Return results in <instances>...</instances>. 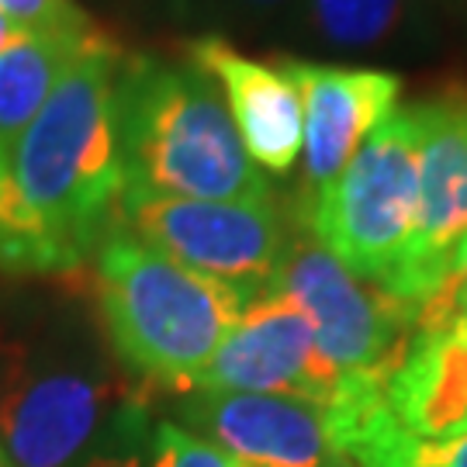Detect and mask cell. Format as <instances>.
I'll use <instances>...</instances> for the list:
<instances>
[{
  "label": "cell",
  "instance_id": "cell-1",
  "mask_svg": "<svg viewBox=\"0 0 467 467\" xmlns=\"http://www.w3.org/2000/svg\"><path fill=\"white\" fill-rule=\"evenodd\" d=\"M146 430V384L121 368L80 291L0 298V451L7 467L125 457Z\"/></svg>",
  "mask_w": 467,
  "mask_h": 467
},
{
  "label": "cell",
  "instance_id": "cell-2",
  "mask_svg": "<svg viewBox=\"0 0 467 467\" xmlns=\"http://www.w3.org/2000/svg\"><path fill=\"white\" fill-rule=\"evenodd\" d=\"M125 49L100 32L15 142L7 173L46 277L90 264L118 225L121 163L115 139V73Z\"/></svg>",
  "mask_w": 467,
  "mask_h": 467
},
{
  "label": "cell",
  "instance_id": "cell-3",
  "mask_svg": "<svg viewBox=\"0 0 467 467\" xmlns=\"http://www.w3.org/2000/svg\"><path fill=\"white\" fill-rule=\"evenodd\" d=\"M121 194L264 201L267 173L253 167L215 80L187 63L125 52L115 73Z\"/></svg>",
  "mask_w": 467,
  "mask_h": 467
},
{
  "label": "cell",
  "instance_id": "cell-4",
  "mask_svg": "<svg viewBox=\"0 0 467 467\" xmlns=\"http://www.w3.org/2000/svg\"><path fill=\"white\" fill-rule=\"evenodd\" d=\"M90 301L121 368L146 388L184 395L253 298L115 225L90 256Z\"/></svg>",
  "mask_w": 467,
  "mask_h": 467
},
{
  "label": "cell",
  "instance_id": "cell-5",
  "mask_svg": "<svg viewBox=\"0 0 467 467\" xmlns=\"http://www.w3.org/2000/svg\"><path fill=\"white\" fill-rule=\"evenodd\" d=\"M416 177L419 118L412 104H399L305 212L301 229L353 277L384 287L412 235Z\"/></svg>",
  "mask_w": 467,
  "mask_h": 467
},
{
  "label": "cell",
  "instance_id": "cell-6",
  "mask_svg": "<svg viewBox=\"0 0 467 467\" xmlns=\"http://www.w3.org/2000/svg\"><path fill=\"white\" fill-rule=\"evenodd\" d=\"M118 225L152 250L167 253L170 260L229 284L246 298L274 287L298 235L274 198L201 201L121 194Z\"/></svg>",
  "mask_w": 467,
  "mask_h": 467
},
{
  "label": "cell",
  "instance_id": "cell-7",
  "mask_svg": "<svg viewBox=\"0 0 467 467\" xmlns=\"http://www.w3.org/2000/svg\"><path fill=\"white\" fill-rule=\"evenodd\" d=\"M274 284L305 312L318 360L333 370L336 388L353 381H388L416 333V305L353 277L305 229L295 235Z\"/></svg>",
  "mask_w": 467,
  "mask_h": 467
},
{
  "label": "cell",
  "instance_id": "cell-8",
  "mask_svg": "<svg viewBox=\"0 0 467 467\" xmlns=\"http://www.w3.org/2000/svg\"><path fill=\"white\" fill-rule=\"evenodd\" d=\"M412 108L419 118L416 215L384 291L419 308L447 284L453 246L467 235V94H436Z\"/></svg>",
  "mask_w": 467,
  "mask_h": 467
},
{
  "label": "cell",
  "instance_id": "cell-9",
  "mask_svg": "<svg viewBox=\"0 0 467 467\" xmlns=\"http://www.w3.org/2000/svg\"><path fill=\"white\" fill-rule=\"evenodd\" d=\"M295 80L305 108L301 135V184L298 222L318 201V194L347 170L353 152L364 146L374 125L399 108V73L370 67H339L312 59H277Z\"/></svg>",
  "mask_w": 467,
  "mask_h": 467
},
{
  "label": "cell",
  "instance_id": "cell-10",
  "mask_svg": "<svg viewBox=\"0 0 467 467\" xmlns=\"http://www.w3.org/2000/svg\"><path fill=\"white\" fill-rule=\"evenodd\" d=\"M184 430L256 467H353L322 405L295 395L194 388L181 399Z\"/></svg>",
  "mask_w": 467,
  "mask_h": 467
},
{
  "label": "cell",
  "instance_id": "cell-11",
  "mask_svg": "<svg viewBox=\"0 0 467 467\" xmlns=\"http://www.w3.org/2000/svg\"><path fill=\"white\" fill-rule=\"evenodd\" d=\"M198 388L295 395L326 409V401L336 395V378L318 360L305 312L274 284L246 301L229 336L208 360Z\"/></svg>",
  "mask_w": 467,
  "mask_h": 467
},
{
  "label": "cell",
  "instance_id": "cell-12",
  "mask_svg": "<svg viewBox=\"0 0 467 467\" xmlns=\"http://www.w3.org/2000/svg\"><path fill=\"white\" fill-rule=\"evenodd\" d=\"M187 59L204 69L233 115L239 142L260 173L284 177L301 156L305 108L295 80L274 59H253L225 35H201L187 46Z\"/></svg>",
  "mask_w": 467,
  "mask_h": 467
},
{
  "label": "cell",
  "instance_id": "cell-13",
  "mask_svg": "<svg viewBox=\"0 0 467 467\" xmlns=\"http://www.w3.org/2000/svg\"><path fill=\"white\" fill-rule=\"evenodd\" d=\"M384 401L422 443H451L467 433V333L457 318L416 322L384 381Z\"/></svg>",
  "mask_w": 467,
  "mask_h": 467
},
{
  "label": "cell",
  "instance_id": "cell-14",
  "mask_svg": "<svg viewBox=\"0 0 467 467\" xmlns=\"http://www.w3.org/2000/svg\"><path fill=\"white\" fill-rule=\"evenodd\" d=\"M100 35H35L15 32L0 49V160L7 163L15 142L42 111V104Z\"/></svg>",
  "mask_w": 467,
  "mask_h": 467
},
{
  "label": "cell",
  "instance_id": "cell-15",
  "mask_svg": "<svg viewBox=\"0 0 467 467\" xmlns=\"http://www.w3.org/2000/svg\"><path fill=\"white\" fill-rule=\"evenodd\" d=\"M298 25L318 46L343 52L381 49L412 17V0H301Z\"/></svg>",
  "mask_w": 467,
  "mask_h": 467
},
{
  "label": "cell",
  "instance_id": "cell-16",
  "mask_svg": "<svg viewBox=\"0 0 467 467\" xmlns=\"http://www.w3.org/2000/svg\"><path fill=\"white\" fill-rule=\"evenodd\" d=\"M0 270L4 274H21V277H46L42 253L35 246L32 233L21 218L15 187L7 163L0 160Z\"/></svg>",
  "mask_w": 467,
  "mask_h": 467
},
{
  "label": "cell",
  "instance_id": "cell-17",
  "mask_svg": "<svg viewBox=\"0 0 467 467\" xmlns=\"http://www.w3.org/2000/svg\"><path fill=\"white\" fill-rule=\"evenodd\" d=\"M0 15L17 32L35 35H94L98 25L77 0H0Z\"/></svg>",
  "mask_w": 467,
  "mask_h": 467
},
{
  "label": "cell",
  "instance_id": "cell-18",
  "mask_svg": "<svg viewBox=\"0 0 467 467\" xmlns=\"http://www.w3.org/2000/svg\"><path fill=\"white\" fill-rule=\"evenodd\" d=\"M150 467H256L246 461H235L215 443L201 440L198 433L184 430L181 422H156L150 433Z\"/></svg>",
  "mask_w": 467,
  "mask_h": 467
},
{
  "label": "cell",
  "instance_id": "cell-19",
  "mask_svg": "<svg viewBox=\"0 0 467 467\" xmlns=\"http://www.w3.org/2000/svg\"><path fill=\"white\" fill-rule=\"evenodd\" d=\"M181 4H201L208 15L235 25H270L298 15L301 0H181Z\"/></svg>",
  "mask_w": 467,
  "mask_h": 467
},
{
  "label": "cell",
  "instance_id": "cell-20",
  "mask_svg": "<svg viewBox=\"0 0 467 467\" xmlns=\"http://www.w3.org/2000/svg\"><path fill=\"white\" fill-rule=\"evenodd\" d=\"M422 467H467V433L451 443H426Z\"/></svg>",
  "mask_w": 467,
  "mask_h": 467
},
{
  "label": "cell",
  "instance_id": "cell-21",
  "mask_svg": "<svg viewBox=\"0 0 467 467\" xmlns=\"http://www.w3.org/2000/svg\"><path fill=\"white\" fill-rule=\"evenodd\" d=\"M447 281H457V284H467V235L453 246V256H451V277Z\"/></svg>",
  "mask_w": 467,
  "mask_h": 467
},
{
  "label": "cell",
  "instance_id": "cell-22",
  "mask_svg": "<svg viewBox=\"0 0 467 467\" xmlns=\"http://www.w3.org/2000/svg\"><path fill=\"white\" fill-rule=\"evenodd\" d=\"M77 467H142V461H139L135 453H125V457H94V461L77 464Z\"/></svg>",
  "mask_w": 467,
  "mask_h": 467
},
{
  "label": "cell",
  "instance_id": "cell-23",
  "mask_svg": "<svg viewBox=\"0 0 467 467\" xmlns=\"http://www.w3.org/2000/svg\"><path fill=\"white\" fill-rule=\"evenodd\" d=\"M15 32H17V28H11V21H7V17L0 15V49L7 46V38H11Z\"/></svg>",
  "mask_w": 467,
  "mask_h": 467
},
{
  "label": "cell",
  "instance_id": "cell-24",
  "mask_svg": "<svg viewBox=\"0 0 467 467\" xmlns=\"http://www.w3.org/2000/svg\"><path fill=\"white\" fill-rule=\"evenodd\" d=\"M0 467H7V457H4V451H0Z\"/></svg>",
  "mask_w": 467,
  "mask_h": 467
},
{
  "label": "cell",
  "instance_id": "cell-25",
  "mask_svg": "<svg viewBox=\"0 0 467 467\" xmlns=\"http://www.w3.org/2000/svg\"><path fill=\"white\" fill-rule=\"evenodd\" d=\"M464 287H467V284H464Z\"/></svg>",
  "mask_w": 467,
  "mask_h": 467
}]
</instances>
